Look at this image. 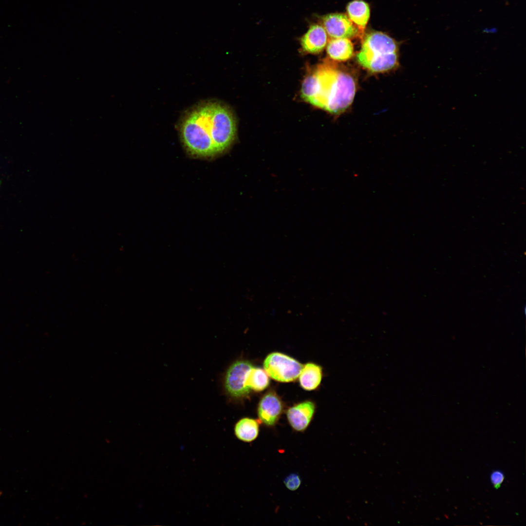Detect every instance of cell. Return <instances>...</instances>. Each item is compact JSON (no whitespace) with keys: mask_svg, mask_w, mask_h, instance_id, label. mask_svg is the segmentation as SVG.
I'll use <instances>...</instances> for the list:
<instances>
[{"mask_svg":"<svg viewBox=\"0 0 526 526\" xmlns=\"http://www.w3.org/2000/svg\"><path fill=\"white\" fill-rule=\"evenodd\" d=\"M283 483L288 490L295 491L300 488L301 480L298 474L291 473L284 478Z\"/></svg>","mask_w":526,"mask_h":526,"instance_id":"cell-15","label":"cell"},{"mask_svg":"<svg viewBox=\"0 0 526 526\" xmlns=\"http://www.w3.org/2000/svg\"><path fill=\"white\" fill-rule=\"evenodd\" d=\"M253 366L248 360L239 359L232 363L223 377L224 394L231 401H239L247 397L251 390L246 385L247 373Z\"/></svg>","mask_w":526,"mask_h":526,"instance_id":"cell-4","label":"cell"},{"mask_svg":"<svg viewBox=\"0 0 526 526\" xmlns=\"http://www.w3.org/2000/svg\"><path fill=\"white\" fill-rule=\"evenodd\" d=\"M504 473L499 470H494L490 474L491 482L495 488H500L504 481Z\"/></svg>","mask_w":526,"mask_h":526,"instance_id":"cell-16","label":"cell"},{"mask_svg":"<svg viewBox=\"0 0 526 526\" xmlns=\"http://www.w3.org/2000/svg\"><path fill=\"white\" fill-rule=\"evenodd\" d=\"M303 365L286 354L272 352L263 361V368L269 376L279 382H289L299 377Z\"/></svg>","mask_w":526,"mask_h":526,"instance_id":"cell-5","label":"cell"},{"mask_svg":"<svg viewBox=\"0 0 526 526\" xmlns=\"http://www.w3.org/2000/svg\"><path fill=\"white\" fill-rule=\"evenodd\" d=\"M321 25L330 39L351 38L360 32L348 17L341 13H332L322 17Z\"/></svg>","mask_w":526,"mask_h":526,"instance_id":"cell-6","label":"cell"},{"mask_svg":"<svg viewBox=\"0 0 526 526\" xmlns=\"http://www.w3.org/2000/svg\"><path fill=\"white\" fill-rule=\"evenodd\" d=\"M283 404L274 390L267 392L260 399L257 407V415L261 423L268 427L275 426L283 412Z\"/></svg>","mask_w":526,"mask_h":526,"instance_id":"cell-7","label":"cell"},{"mask_svg":"<svg viewBox=\"0 0 526 526\" xmlns=\"http://www.w3.org/2000/svg\"><path fill=\"white\" fill-rule=\"evenodd\" d=\"M483 32L487 34H493L497 32V29L494 27L491 28H484L482 30Z\"/></svg>","mask_w":526,"mask_h":526,"instance_id":"cell-17","label":"cell"},{"mask_svg":"<svg viewBox=\"0 0 526 526\" xmlns=\"http://www.w3.org/2000/svg\"><path fill=\"white\" fill-rule=\"evenodd\" d=\"M269 384V376L264 369L254 366L250 369L246 377V385L250 390L261 392Z\"/></svg>","mask_w":526,"mask_h":526,"instance_id":"cell-14","label":"cell"},{"mask_svg":"<svg viewBox=\"0 0 526 526\" xmlns=\"http://www.w3.org/2000/svg\"><path fill=\"white\" fill-rule=\"evenodd\" d=\"M316 411V405L312 401L306 400L296 404L286 412L289 425L296 432H304L311 423Z\"/></svg>","mask_w":526,"mask_h":526,"instance_id":"cell-8","label":"cell"},{"mask_svg":"<svg viewBox=\"0 0 526 526\" xmlns=\"http://www.w3.org/2000/svg\"><path fill=\"white\" fill-rule=\"evenodd\" d=\"M260 422L257 419L245 417L239 419L234 427V433L240 441L251 443L258 437Z\"/></svg>","mask_w":526,"mask_h":526,"instance_id":"cell-12","label":"cell"},{"mask_svg":"<svg viewBox=\"0 0 526 526\" xmlns=\"http://www.w3.org/2000/svg\"><path fill=\"white\" fill-rule=\"evenodd\" d=\"M357 58L361 66L372 72L391 70L397 64L396 43L383 33L371 32L364 38Z\"/></svg>","mask_w":526,"mask_h":526,"instance_id":"cell-3","label":"cell"},{"mask_svg":"<svg viewBox=\"0 0 526 526\" xmlns=\"http://www.w3.org/2000/svg\"></svg>","mask_w":526,"mask_h":526,"instance_id":"cell-18","label":"cell"},{"mask_svg":"<svg viewBox=\"0 0 526 526\" xmlns=\"http://www.w3.org/2000/svg\"><path fill=\"white\" fill-rule=\"evenodd\" d=\"M356 91L354 77L335 62L326 59L305 78L301 94L313 105L339 114L351 105Z\"/></svg>","mask_w":526,"mask_h":526,"instance_id":"cell-2","label":"cell"},{"mask_svg":"<svg viewBox=\"0 0 526 526\" xmlns=\"http://www.w3.org/2000/svg\"><path fill=\"white\" fill-rule=\"evenodd\" d=\"M326 47L328 56L335 61H346L354 55V46L348 38L330 39Z\"/></svg>","mask_w":526,"mask_h":526,"instance_id":"cell-10","label":"cell"},{"mask_svg":"<svg viewBox=\"0 0 526 526\" xmlns=\"http://www.w3.org/2000/svg\"><path fill=\"white\" fill-rule=\"evenodd\" d=\"M322 376V368L320 366L313 362H308L303 366L299 376V383L304 390H314L320 384Z\"/></svg>","mask_w":526,"mask_h":526,"instance_id":"cell-11","label":"cell"},{"mask_svg":"<svg viewBox=\"0 0 526 526\" xmlns=\"http://www.w3.org/2000/svg\"><path fill=\"white\" fill-rule=\"evenodd\" d=\"M347 11L348 18L362 33L370 18L369 5L362 0H355L348 4Z\"/></svg>","mask_w":526,"mask_h":526,"instance_id":"cell-13","label":"cell"},{"mask_svg":"<svg viewBox=\"0 0 526 526\" xmlns=\"http://www.w3.org/2000/svg\"><path fill=\"white\" fill-rule=\"evenodd\" d=\"M184 144L192 155L211 157L227 150L236 134L231 112L218 103L203 104L189 113L181 127Z\"/></svg>","mask_w":526,"mask_h":526,"instance_id":"cell-1","label":"cell"},{"mask_svg":"<svg viewBox=\"0 0 526 526\" xmlns=\"http://www.w3.org/2000/svg\"><path fill=\"white\" fill-rule=\"evenodd\" d=\"M328 38L327 34L321 24H312L301 38V49L305 53H319L326 46Z\"/></svg>","mask_w":526,"mask_h":526,"instance_id":"cell-9","label":"cell"}]
</instances>
